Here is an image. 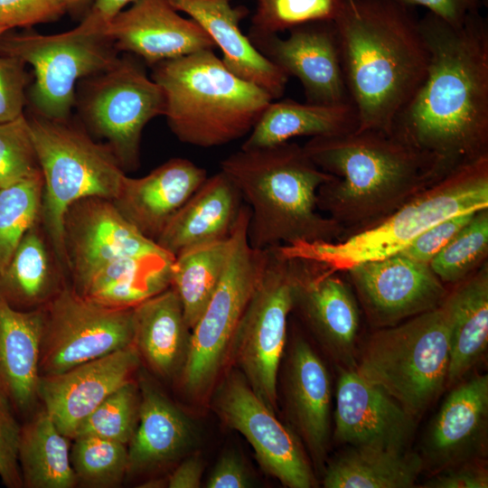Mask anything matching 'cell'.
<instances>
[{
  "mask_svg": "<svg viewBox=\"0 0 488 488\" xmlns=\"http://www.w3.org/2000/svg\"><path fill=\"white\" fill-rule=\"evenodd\" d=\"M19 465L27 488H72L78 484L70 463V438L43 408L21 427Z\"/></svg>",
  "mask_w": 488,
  "mask_h": 488,
  "instance_id": "836d02e7",
  "label": "cell"
},
{
  "mask_svg": "<svg viewBox=\"0 0 488 488\" xmlns=\"http://www.w3.org/2000/svg\"><path fill=\"white\" fill-rule=\"evenodd\" d=\"M133 345L160 377L172 379L184 366L191 342L181 301L169 286L133 308Z\"/></svg>",
  "mask_w": 488,
  "mask_h": 488,
  "instance_id": "f1b7e54d",
  "label": "cell"
},
{
  "mask_svg": "<svg viewBox=\"0 0 488 488\" xmlns=\"http://www.w3.org/2000/svg\"><path fill=\"white\" fill-rule=\"evenodd\" d=\"M295 266L296 309L317 340L345 368L355 369L360 310L351 286L337 272L305 259Z\"/></svg>",
  "mask_w": 488,
  "mask_h": 488,
  "instance_id": "ac0fdd59",
  "label": "cell"
},
{
  "mask_svg": "<svg viewBox=\"0 0 488 488\" xmlns=\"http://www.w3.org/2000/svg\"><path fill=\"white\" fill-rule=\"evenodd\" d=\"M248 36L278 34L314 21H335L352 0H255Z\"/></svg>",
  "mask_w": 488,
  "mask_h": 488,
  "instance_id": "ab89813d",
  "label": "cell"
},
{
  "mask_svg": "<svg viewBox=\"0 0 488 488\" xmlns=\"http://www.w3.org/2000/svg\"><path fill=\"white\" fill-rule=\"evenodd\" d=\"M251 486L249 473L234 453L221 456L206 482L208 488H247Z\"/></svg>",
  "mask_w": 488,
  "mask_h": 488,
  "instance_id": "681fc988",
  "label": "cell"
},
{
  "mask_svg": "<svg viewBox=\"0 0 488 488\" xmlns=\"http://www.w3.org/2000/svg\"><path fill=\"white\" fill-rule=\"evenodd\" d=\"M230 246V237L205 242L183 250L173 260L170 286L181 301L191 330L220 283Z\"/></svg>",
  "mask_w": 488,
  "mask_h": 488,
  "instance_id": "e575fe53",
  "label": "cell"
},
{
  "mask_svg": "<svg viewBox=\"0 0 488 488\" xmlns=\"http://www.w3.org/2000/svg\"><path fill=\"white\" fill-rule=\"evenodd\" d=\"M488 416V376L456 386L436 415L425 440L430 463L446 468L468 460L484 439Z\"/></svg>",
  "mask_w": 488,
  "mask_h": 488,
  "instance_id": "484cf974",
  "label": "cell"
},
{
  "mask_svg": "<svg viewBox=\"0 0 488 488\" xmlns=\"http://www.w3.org/2000/svg\"><path fill=\"white\" fill-rule=\"evenodd\" d=\"M174 257H126L111 260L74 281V290L95 303L134 307L170 286Z\"/></svg>",
  "mask_w": 488,
  "mask_h": 488,
  "instance_id": "4dcf8cb0",
  "label": "cell"
},
{
  "mask_svg": "<svg viewBox=\"0 0 488 488\" xmlns=\"http://www.w3.org/2000/svg\"><path fill=\"white\" fill-rule=\"evenodd\" d=\"M58 290L45 244L33 226L0 275V296L14 307H29L46 304Z\"/></svg>",
  "mask_w": 488,
  "mask_h": 488,
  "instance_id": "d590c367",
  "label": "cell"
},
{
  "mask_svg": "<svg viewBox=\"0 0 488 488\" xmlns=\"http://www.w3.org/2000/svg\"><path fill=\"white\" fill-rule=\"evenodd\" d=\"M42 174L0 188V275L42 211Z\"/></svg>",
  "mask_w": 488,
  "mask_h": 488,
  "instance_id": "8d00e7d4",
  "label": "cell"
},
{
  "mask_svg": "<svg viewBox=\"0 0 488 488\" xmlns=\"http://www.w3.org/2000/svg\"><path fill=\"white\" fill-rule=\"evenodd\" d=\"M424 467L423 458L407 450L351 446L325 468V488H409Z\"/></svg>",
  "mask_w": 488,
  "mask_h": 488,
  "instance_id": "d6a6232c",
  "label": "cell"
},
{
  "mask_svg": "<svg viewBox=\"0 0 488 488\" xmlns=\"http://www.w3.org/2000/svg\"><path fill=\"white\" fill-rule=\"evenodd\" d=\"M427 488H487L486 469L474 463H459L443 468L423 485Z\"/></svg>",
  "mask_w": 488,
  "mask_h": 488,
  "instance_id": "7dc6e473",
  "label": "cell"
},
{
  "mask_svg": "<svg viewBox=\"0 0 488 488\" xmlns=\"http://www.w3.org/2000/svg\"><path fill=\"white\" fill-rule=\"evenodd\" d=\"M249 208L243 205L230 236V252L220 283L192 329L181 376L185 391L192 396L211 389L229 359L235 331L266 264L267 249L249 245Z\"/></svg>",
  "mask_w": 488,
  "mask_h": 488,
  "instance_id": "30bf717a",
  "label": "cell"
},
{
  "mask_svg": "<svg viewBox=\"0 0 488 488\" xmlns=\"http://www.w3.org/2000/svg\"><path fill=\"white\" fill-rule=\"evenodd\" d=\"M64 230L67 265L74 281L117 258L169 254L104 198H86L72 204Z\"/></svg>",
  "mask_w": 488,
  "mask_h": 488,
  "instance_id": "e0dca14e",
  "label": "cell"
},
{
  "mask_svg": "<svg viewBox=\"0 0 488 488\" xmlns=\"http://www.w3.org/2000/svg\"><path fill=\"white\" fill-rule=\"evenodd\" d=\"M41 174L27 117L0 123V188Z\"/></svg>",
  "mask_w": 488,
  "mask_h": 488,
  "instance_id": "b9f144b4",
  "label": "cell"
},
{
  "mask_svg": "<svg viewBox=\"0 0 488 488\" xmlns=\"http://www.w3.org/2000/svg\"><path fill=\"white\" fill-rule=\"evenodd\" d=\"M345 272L369 323L378 329L440 306L448 293L428 264L399 253Z\"/></svg>",
  "mask_w": 488,
  "mask_h": 488,
  "instance_id": "9a60e30c",
  "label": "cell"
},
{
  "mask_svg": "<svg viewBox=\"0 0 488 488\" xmlns=\"http://www.w3.org/2000/svg\"><path fill=\"white\" fill-rule=\"evenodd\" d=\"M104 25L88 13L77 27L61 33L7 31L0 37V55L17 58L33 69L28 98L33 113L69 118L77 83L117 62L119 52L104 35Z\"/></svg>",
  "mask_w": 488,
  "mask_h": 488,
  "instance_id": "9c48e42d",
  "label": "cell"
},
{
  "mask_svg": "<svg viewBox=\"0 0 488 488\" xmlns=\"http://www.w3.org/2000/svg\"><path fill=\"white\" fill-rule=\"evenodd\" d=\"M136 0H95L88 13L100 22L107 23L116 14L124 10L125 6Z\"/></svg>",
  "mask_w": 488,
  "mask_h": 488,
  "instance_id": "816d5d0a",
  "label": "cell"
},
{
  "mask_svg": "<svg viewBox=\"0 0 488 488\" xmlns=\"http://www.w3.org/2000/svg\"><path fill=\"white\" fill-rule=\"evenodd\" d=\"M63 4L66 12L72 14H80L85 12V15L91 8L92 0H61ZM84 15V16H85Z\"/></svg>",
  "mask_w": 488,
  "mask_h": 488,
  "instance_id": "f5cc1de1",
  "label": "cell"
},
{
  "mask_svg": "<svg viewBox=\"0 0 488 488\" xmlns=\"http://www.w3.org/2000/svg\"><path fill=\"white\" fill-rule=\"evenodd\" d=\"M217 415L253 447L261 467L289 488H311L315 477L301 443L256 395L239 372L229 374L213 400Z\"/></svg>",
  "mask_w": 488,
  "mask_h": 488,
  "instance_id": "5bb4252c",
  "label": "cell"
},
{
  "mask_svg": "<svg viewBox=\"0 0 488 488\" xmlns=\"http://www.w3.org/2000/svg\"><path fill=\"white\" fill-rule=\"evenodd\" d=\"M25 65L17 58L0 55V123L24 114L25 89L30 82Z\"/></svg>",
  "mask_w": 488,
  "mask_h": 488,
  "instance_id": "7bdbcfd3",
  "label": "cell"
},
{
  "mask_svg": "<svg viewBox=\"0 0 488 488\" xmlns=\"http://www.w3.org/2000/svg\"><path fill=\"white\" fill-rule=\"evenodd\" d=\"M138 423L127 445V474L176 459L193 444L190 418L148 378L139 381Z\"/></svg>",
  "mask_w": 488,
  "mask_h": 488,
  "instance_id": "83f0119b",
  "label": "cell"
},
{
  "mask_svg": "<svg viewBox=\"0 0 488 488\" xmlns=\"http://www.w3.org/2000/svg\"><path fill=\"white\" fill-rule=\"evenodd\" d=\"M64 13L61 0H0V24L8 30L52 22Z\"/></svg>",
  "mask_w": 488,
  "mask_h": 488,
  "instance_id": "f6af8a7d",
  "label": "cell"
},
{
  "mask_svg": "<svg viewBox=\"0 0 488 488\" xmlns=\"http://www.w3.org/2000/svg\"><path fill=\"white\" fill-rule=\"evenodd\" d=\"M151 68V79L164 94L169 128L188 145L208 148L245 136L274 100L260 87L229 70L213 50Z\"/></svg>",
  "mask_w": 488,
  "mask_h": 488,
  "instance_id": "5b68a950",
  "label": "cell"
},
{
  "mask_svg": "<svg viewBox=\"0 0 488 488\" xmlns=\"http://www.w3.org/2000/svg\"><path fill=\"white\" fill-rule=\"evenodd\" d=\"M203 473V464L199 457L183 461L171 474L167 482L170 488H198Z\"/></svg>",
  "mask_w": 488,
  "mask_h": 488,
  "instance_id": "f907efd6",
  "label": "cell"
},
{
  "mask_svg": "<svg viewBox=\"0 0 488 488\" xmlns=\"http://www.w3.org/2000/svg\"><path fill=\"white\" fill-rule=\"evenodd\" d=\"M102 32L118 52L153 65L216 48L203 28L178 14L167 0H136L109 20Z\"/></svg>",
  "mask_w": 488,
  "mask_h": 488,
  "instance_id": "ffe728a7",
  "label": "cell"
},
{
  "mask_svg": "<svg viewBox=\"0 0 488 488\" xmlns=\"http://www.w3.org/2000/svg\"><path fill=\"white\" fill-rule=\"evenodd\" d=\"M419 23L427 74L389 134L450 172L488 155V22L476 12L454 25L427 11Z\"/></svg>",
  "mask_w": 488,
  "mask_h": 488,
  "instance_id": "6da1fadb",
  "label": "cell"
},
{
  "mask_svg": "<svg viewBox=\"0 0 488 488\" xmlns=\"http://www.w3.org/2000/svg\"><path fill=\"white\" fill-rule=\"evenodd\" d=\"M73 440L70 463L78 483L90 488L120 485L128 470L127 445L95 436Z\"/></svg>",
  "mask_w": 488,
  "mask_h": 488,
  "instance_id": "74e56055",
  "label": "cell"
},
{
  "mask_svg": "<svg viewBox=\"0 0 488 488\" xmlns=\"http://www.w3.org/2000/svg\"><path fill=\"white\" fill-rule=\"evenodd\" d=\"M455 285L441 304L449 338L446 385L461 380L487 349V263Z\"/></svg>",
  "mask_w": 488,
  "mask_h": 488,
  "instance_id": "f546056e",
  "label": "cell"
},
{
  "mask_svg": "<svg viewBox=\"0 0 488 488\" xmlns=\"http://www.w3.org/2000/svg\"><path fill=\"white\" fill-rule=\"evenodd\" d=\"M358 127L352 103L315 105L291 99L271 101L240 149L271 146L297 136H324L349 133Z\"/></svg>",
  "mask_w": 488,
  "mask_h": 488,
  "instance_id": "1f68e13d",
  "label": "cell"
},
{
  "mask_svg": "<svg viewBox=\"0 0 488 488\" xmlns=\"http://www.w3.org/2000/svg\"><path fill=\"white\" fill-rule=\"evenodd\" d=\"M356 130L389 133L424 82L430 53L415 7L352 0L334 21Z\"/></svg>",
  "mask_w": 488,
  "mask_h": 488,
  "instance_id": "7a4b0ae2",
  "label": "cell"
},
{
  "mask_svg": "<svg viewBox=\"0 0 488 488\" xmlns=\"http://www.w3.org/2000/svg\"><path fill=\"white\" fill-rule=\"evenodd\" d=\"M483 1H484V4H485V5H487V2H488V0H483Z\"/></svg>",
  "mask_w": 488,
  "mask_h": 488,
  "instance_id": "11a10c76",
  "label": "cell"
},
{
  "mask_svg": "<svg viewBox=\"0 0 488 488\" xmlns=\"http://www.w3.org/2000/svg\"><path fill=\"white\" fill-rule=\"evenodd\" d=\"M476 212L461 213L437 222L421 233L399 254L416 261L429 264L431 259L473 219Z\"/></svg>",
  "mask_w": 488,
  "mask_h": 488,
  "instance_id": "bcb514c9",
  "label": "cell"
},
{
  "mask_svg": "<svg viewBox=\"0 0 488 488\" xmlns=\"http://www.w3.org/2000/svg\"><path fill=\"white\" fill-rule=\"evenodd\" d=\"M278 34L248 36L256 49L286 76L299 80L305 102L315 105L352 103L343 70L334 21H314ZM353 104V103H352Z\"/></svg>",
  "mask_w": 488,
  "mask_h": 488,
  "instance_id": "2e32d148",
  "label": "cell"
},
{
  "mask_svg": "<svg viewBox=\"0 0 488 488\" xmlns=\"http://www.w3.org/2000/svg\"><path fill=\"white\" fill-rule=\"evenodd\" d=\"M487 254L488 208L477 211L428 265L444 284H457L484 264Z\"/></svg>",
  "mask_w": 488,
  "mask_h": 488,
  "instance_id": "f35d334b",
  "label": "cell"
},
{
  "mask_svg": "<svg viewBox=\"0 0 488 488\" xmlns=\"http://www.w3.org/2000/svg\"><path fill=\"white\" fill-rule=\"evenodd\" d=\"M399 4L416 7L423 6L446 22L459 25L473 13L480 12L483 0H392Z\"/></svg>",
  "mask_w": 488,
  "mask_h": 488,
  "instance_id": "c3c4849f",
  "label": "cell"
},
{
  "mask_svg": "<svg viewBox=\"0 0 488 488\" xmlns=\"http://www.w3.org/2000/svg\"><path fill=\"white\" fill-rule=\"evenodd\" d=\"M140 364L135 346L40 377L38 399L58 429L73 439L80 424L113 391L132 380Z\"/></svg>",
  "mask_w": 488,
  "mask_h": 488,
  "instance_id": "44dd1931",
  "label": "cell"
},
{
  "mask_svg": "<svg viewBox=\"0 0 488 488\" xmlns=\"http://www.w3.org/2000/svg\"><path fill=\"white\" fill-rule=\"evenodd\" d=\"M448 330L440 306L380 328L367 340L355 371L414 418L439 396L447 381Z\"/></svg>",
  "mask_w": 488,
  "mask_h": 488,
  "instance_id": "ba28073f",
  "label": "cell"
},
{
  "mask_svg": "<svg viewBox=\"0 0 488 488\" xmlns=\"http://www.w3.org/2000/svg\"><path fill=\"white\" fill-rule=\"evenodd\" d=\"M249 208V245L267 249L299 241H334L344 229L319 212L317 191L334 176L294 142L240 149L221 162Z\"/></svg>",
  "mask_w": 488,
  "mask_h": 488,
  "instance_id": "277c9868",
  "label": "cell"
},
{
  "mask_svg": "<svg viewBox=\"0 0 488 488\" xmlns=\"http://www.w3.org/2000/svg\"><path fill=\"white\" fill-rule=\"evenodd\" d=\"M488 208V155L461 164L375 225L334 241L276 247L286 258L315 262L332 272L385 258L405 249L445 219Z\"/></svg>",
  "mask_w": 488,
  "mask_h": 488,
  "instance_id": "8992f818",
  "label": "cell"
},
{
  "mask_svg": "<svg viewBox=\"0 0 488 488\" xmlns=\"http://www.w3.org/2000/svg\"><path fill=\"white\" fill-rule=\"evenodd\" d=\"M287 413L315 465L326 455L330 432L331 383L326 367L303 338L294 340L285 369Z\"/></svg>",
  "mask_w": 488,
  "mask_h": 488,
  "instance_id": "cb8c5ba5",
  "label": "cell"
},
{
  "mask_svg": "<svg viewBox=\"0 0 488 488\" xmlns=\"http://www.w3.org/2000/svg\"><path fill=\"white\" fill-rule=\"evenodd\" d=\"M80 82L75 107L82 119L108 141L122 168H136L144 127L164 115L162 88L132 55L119 57L110 69Z\"/></svg>",
  "mask_w": 488,
  "mask_h": 488,
  "instance_id": "7c38bea8",
  "label": "cell"
},
{
  "mask_svg": "<svg viewBox=\"0 0 488 488\" xmlns=\"http://www.w3.org/2000/svg\"><path fill=\"white\" fill-rule=\"evenodd\" d=\"M294 260L267 249L266 264L239 322L229 358L256 395L273 412L277 408V376L294 306Z\"/></svg>",
  "mask_w": 488,
  "mask_h": 488,
  "instance_id": "8fae6325",
  "label": "cell"
},
{
  "mask_svg": "<svg viewBox=\"0 0 488 488\" xmlns=\"http://www.w3.org/2000/svg\"><path fill=\"white\" fill-rule=\"evenodd\" d=\"M303 148L334 176L319 187L317 207L344 229V236L375 225L447 174L429 156L381 131L314 136Z\"/></svg>",
  "mask_w": 488,
  "mask_h": 488,
  "instance_id": "3957f363",
  "label": "cell"
},
{
  "mask_svg": "<svg viewBox=\"0 0 488 488\" xmlns=\"http://www.w3.org/2000/svg\"><path fill=\"white\" fill-rule=\"evenodd\" d=\"M7 31L9 30L6 27L0 24V37Z\"/></svg>",
  "mask_w": 488,
  "mask_h": 488,
  "instance_id": "db71d44e",
  "label": "cell"
},
{
  "mask_svg": "<svg viewBox=\"0 0 488 488\" xmlns=\"http://www.w3.org/2000/svg\"><path fill=\"white\" fill-rule=\"evenodd\" d=\"M12 406L0 391V478L9 488L23 487L18 449L21 427L16 421Z\"/></svg>",
  "mask_w": 488,
  "mask_h": 488,
  "instance_id": "ee69618b",
  "label": "cell"
},
{
  "mask_svg": "<svg viewBox=\"0 0 488 488\" xmlns=\"http://www.w3.org/2000/svg\"><path fill=\"white\" fill-rule=\"evenodd\" d=\"M209 34L222 52L223 64L236 76L256 84L273 99L281 98L289 77L261 54L239 27L247 7L232 6L230 0H167Z\"/></svg>",
  "mask_w": 488,
  "mask_h": 488,
  "instance_id": "603a6c76",
  "label": "cell"
},
{
  "mask_svg": "<svg viewBox=\"0 0 488 488\" xmlns=\"http://www.w3.org/2000/svg\"><path fill=\"white\" fill-rule=\"evenodd\" d=\"M336 385L334 439L351 446L407 450L415 418L355 369L340 368Z\"/></svg>",
  "mask_w": 488,
  "mask_h": 488,
  "instance_id": "d6986e66",
  "label": "cell"
},
{
  "mask_svg": "<svg viewBox=\"0 0 488 488\" xmlns=\"http://www.w3.org/2000/svg\"><path fill=\"white\" fill-rule=\"evenodd\" d=\"M43 310L21 311L0 296V391L24 411L38 399Z\"/></svg>",
  "mask_w": 488,
  "mask_h": 488,
  "instance_id": "4316f807",
  "label": "cell"
},
{
  "mask_svg": "<svg viewBox=\"0 0 488 488\" xmlns=\"http://www.w3.org/2000/svg\"><path fill=\"white\" fill-rule=\"evenodd\" d=\"M139 387L133 380L108 395L80 424L76 436H95L128 445L136 431Z\"/></svg>",
  "mask_w": 488,
  "mask_h": 488,
  "instance_id": "60d3db41",
  "label": "cell"
},
{
  "mask_svg": "<svg viewBox=\"0 0 488 488\" xmlns=\"http://www.w3.org/2000/svg\"><path fill=\"white\" fill-rule=\"evenodd\" d=\"M206 178V170L192 161L172 158L143 177L126 175L112 202L134 227L155 241Z\"/></svg>",
  "mask_w": 488,
  "mask_h": 488,
  "instance_id": "7402d4cb",
  "label": "cell"
},
{
  "mask_svg": "<svg viewBox=\"0 0 488 488\" xmlns=\"http://www.w3.org/2000/svg\"><path fill=\"white\" fill-rule=\"evenodd\" d=\"M242 196L221 170L207 177L164 227L155 243L175 257L205 242L227 239L239 219Z\"/></svg>",
  "mask_w": 488,
  "mask_h": 488,
  "instance_id": "d4e9b609",
  "label": "cell"
},
{
  "mask_svg": "<svg viewBox=\"0 0 488 488\" xmlns=\"http://www.w3.org/2000/svg\"><path fill=\"white\" fill-rule=\"evenodd\" d=\"M134 307L95 303L64 287L45 304L41 376L66 371L133 343Z\"/></svg>",
  "mask_w": 488,
  "mask_h": 488,
  "instance_id": "4fadbf2b",
  "label": "cell"
},
{
  "mask_svg": "<svg viewBox=\"0 0 488 488\" xmlns=\"http://www.w3.org/2000/svg\"><path fill=\"white\" fill-rule=\"evenodd\" d=\"M43 179L41 215L59 259L67 264L65 216L86 198L115 200L126 174L110 146L67 119L27 117Z\"/></svg>",
  "mask_w": 488,
  "mask_h": 488,
  "instance_id": "52a82bcc",
  "label": "cell"
}]
</instances>
